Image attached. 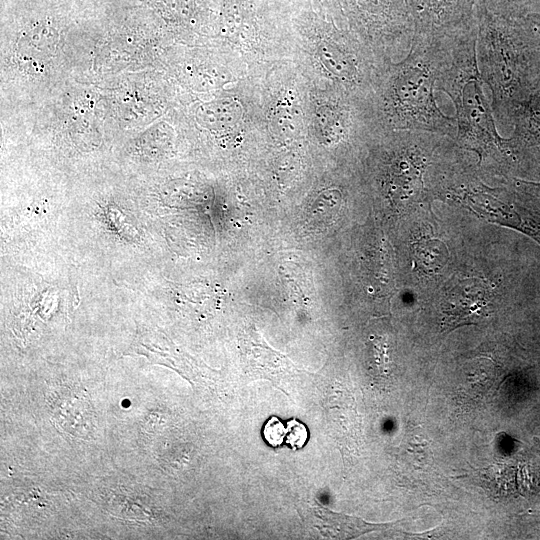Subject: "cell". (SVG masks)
<instances>
[{"instance_id": "cell-5", "label": "cell", "mask_w": 540, "mask_h": 540, "mask_svg": "<svg viewBox=\"0 0 540 540\" xmlns=\"http://www.w3.org/2000/svg\"><path fill=\"white\" fill-rule=\"evenodd\" d=\"M287 434L285 442L293 449L302 448L308 440V430L306 426L297 421L291 419L286 424Z\"/></svg>"}, {"instance_id": "cell-7", "label": "cell", "mask_w": 540, "mask_h": 540, "mask_svg": "<svg viewBox=\"0 0 540 540\" xmlns=\"http://www.w3.org/2000/svg\"><path fill=\"white\" fill-rule=\"evenodd\" d=\"M540 0H512L513 9L520 12H526L530 9L535 3Z\"/></svg>"}, {"instance_id": "cell-3", "label": "cell", "mask_w": 540, "mask_h": 540, "mask_svg": "<svg viewBox=\"0 0 540 540\" xmlns=\"http://www.w3.org/2000/svg\"><path fill=\"white\" fill-rule=\"evenodd\" d=\"M318 54L321 62L332 73L338 76L349 74L350 65L347 64L344 56L334 45L327 42L321 43L318 47Z\"/></svg>"}, {"instance_id": "cell-4", "label": "cell", "mask_w": 540, "mask_h": 540, "mask_svg": "<svg viewBox=\"0 0 540 540\" xmlns=\"http://www.w3.org/2000/svg\"><path fill=\"white\" fill-rule=\"evenodd\" d=\"M262 434L270 446L278 447L286 439L287 428L276 416H272L264 424Z\"/></svg>"}, {"instance_id": "cell-1", "label": "cell", "mask_w": 540, "mask_h": 540, "mask_svg": "<svg viewBox=\"0 0 540 540\" xmlns=\"http://www.w3.org/2000/svg\"><path fill=\"white\" fill-rule=\"evenodd\" d=\"M313 511L317 520L316 527L327 538H354L385 526L371 524L356 517L333 512L318 501H315Z\"/></svg>"}, {"instance_id": "cell-6", "label": "cell", "mask_w": 540, "mask_h": 540, "mask_svg": "<svg viewBox=\"0 0 540 540\" xmlns=\"http://www.w3.org/2000/svg\"><path fill=\"white\" fill-rule=\"evenodd\" d=\"M519 189L526 197L528 206H533L530 209L540 215V183L521 182Z\"/></svg>"}, {"instance_id": "cell-2", "label": "cell", "mask_w": 540, "mask_h": 540, "mask_svg": "<svg viewBox=\"0 0 540 540\" xmlns=\"http://www.w3.org/2000/svg\"><path fill=\"white\" fill-rule=\"evenodd\" d=\"M487 299L482 288L475 296L453 295L447 300L443 310L442 327L454 328L463 324L475 323L486 315Z\"/></svg>"}]
</instances>
